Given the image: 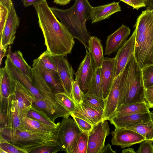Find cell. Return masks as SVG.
Returning a JSON list of instances; mask_svg holds the SVG:
<instances>
[{"mask_svg":"<svg viewBox=\"0 0 153 153\" xmlns=\"http://www.w3.org/2000/svg\"><path fill=\"white\" fill-rule=\"evenodd\" d=\"M88 133L83 132L74 144L72 153H87Z\"/></svg>","mask_w":153,"mask_h":153,"instance_id":"cell-36","label":"cell"},{"mask_svg":"<svg viewBox=\"0 0 153 153\" xmlns=\"http://www.w3.org/2000/svg\"><path fill=\"white\" fill-rule=\"evenodd\" d=\"M65 56H62L60 59L58 65L57 71L66 94L72 98V84L74 81L73 70Z\"/></svg>","mask_w":153,"mask_h":153,"instance_id":"cell-21","label":"cell"},{"mask_svg":"<svg viewBox=\"0 0 153 153\" xmlns=\"http://www.w3.org/2000/svg\"><path fill=\"white\" fill-rule=\"evenodd\" d=\"M56 100L71 113L72 114L75 110L76 104L71 98L65 93L55 94Z\"/></svg>","mask_w":153,"mask_h":153,"instance_id":"cell-37","label":"cell"},{"mask_svg":"<svg viewBox=\"0 0 153 153\" xmlns=\"http://www.w3.org/2000/svg\"><path fill=\"white\" fill-rule=\"evenodd\" d=\"M151 11H152V13L153 14V9L152 10H151Z\"/></svg>","mask_w":153,"mask_h":153,"instance_id":"cell-55","label":"cell"},{"mask_svg":"<svg viewBox=\"0 0 153 153\" xmlns=\"http://www.w3.org/2000/svg\"><path fill=\"white\" fill-rule=\"evenodd\" d=\"M22 127L26 131L45 133L58 134L60 122L56 125H47L32 118L26 116L21 120Z\"/></svg>","mask_w":153,"mask_h":153,"instance_id":"cell-24","label":"cell"},{"mask_svg":"<svg viewBox=\"0 0 153 153\" xmlns=\"http://www.w3.org/2000/svg\"><path fill=\"white\" fill-rule=\"evenodd\" d=\"M12 3L11 0H0V4L6 7L9 10Z\"/></svg>","mask_w":153,"mask_h":153,"instance_id":"cell-49","label":"cell"},{"mask_svg":"<svg viewBox=\"0 0 153 153\" xmlns=\"http://www.w3.org/2000/svg\"><path fill=\"white\" fill-rule=\"evenodd\" d=\"M87 48L95 68H100L104 58L101 41L95 36H91L88 41Z\"/></svg>","mask_w":153,"mask_h":153,"instance_id":"cell-27","label":"cell"},{"mask_svg":"<svg viewBox=\"0 0 153 153\" xmlns=\"http://www.w3.org/2000/svg\"><path fill=\"white\" fill-rule=\"evenodd\" d=\"M0 64L1 65L3 58L5 56H6V54L7 51V48H4L0 44Z\"/></svg>","mask_w":153,"mask_h":153,"instance_id":"cell-48","label":"cell"},{"mask_svg":"<svg viewBox=\"0 0 153 153\" xmlns=\"http://www.w3.org/2000/svg\"><path fill=\"white\" fill-rule=\"evenodd\" d=\"M0 153H7L6 152L3 150L0 149Z\"/></svg>","mask_w":153,"mask_h":153,"instance_id":"cell-54","label":"cell"},{"mask_svg":"<svg viewBox=\"0 0 153 153\" xmlns=\"http://www.w3.org/2000/svg\"><path fill=\"white\" fill-rule=\"evenodd\" d=\"M0 136L18 147L28 149L57 141V134L20 131L8 128H0Z\"/></svg>","mask_w":153,"mask_h":153,"instance_id":"cell-4","label":"cell"},{"mask_svg":"<svg viewBox=\"0 0 153 153\" xmlns=\"http://www.w3.org/2000/svg\"><path fill=\"white\" fill-rule=\"evenodd\" d=\"M9 10L0 4V35L3 31L8 17Z\"/></svg>","mask_w":153,"mask_h":153,"instance_id":"cell-43","label":"cell"},{"mask_svg":"<svg viewBox=\"0 0 153 153\" xmlns=\"http://www.w3.org/2000/svg\"><path fill=\"white\" fill-rule=\"evenodd\" d=\"M15 79L16 85L14 95L17 102L19 115L22 119L26 116L28 111L32 107L33 99L34 96L19 81Z\"/></svg>","mask_w":153,"mask_h":153,"instance_id":"cell-17","label":"cell"},{"mask_svg":"<svg viewBox=\"0 0 153 153\" xmlns=\"http://www.w3.org/2000/svg\"><path fill=\"white\" fill-rule=\"evenodd\" d=\"M123 72L115 77L105 100L103 120H109L114 115L119 106L122 88Z\"/></svg>","mask_w":153,"mask_h":153,"instance_id":"cell-10","label":"cell"},{"mask_svg":"<svg viewBox=\"0 0 153 153\" xmlns=\"http://www.w3.org/2000/svg\"><path fill=\"white\" fill-rule=\"evenodd\" d=\"M146 9L152 10L153 9V0H144Z\"/></svg>","mask_w":153,"mask_h":153,"instance_id":"cell-50","label":"cell"},{"mask_svg":"<svg viewBox=\"0 0 153 153\" xmlns=\"http://www.w3.org/2000/svg\"><path fill=\"white\" fill-rule=\"evenodd\" d=\"M116 153L115 151L113 150L111 147V146L109 143L108 144L103 148L101 153Z\"/></svg>","mask_w":153,"mask_h":153,"instance_id":"cell-47","label":"cell"},{"mask_svg":"<svg viewBox=\"0 0 153 153\" xmlns=\"http://www.w3.org/2000/svg\"><path fill=\"white\" fill-rule=\"evenodd\" d=\"M152 120L153 121V117H152Z\"/></svg>","mask_w":153,"mask_h":153,"instance_id":"cell-56","label":"cell"},{"mask_svg":"<svg viewBox=\"0 0 153 153\" xmlns=\"http://www.w3.org/2000/svg\"><path fill=\"white\" fill-rule=\"evenodd\" d=\"M32 106L43 111L54 123H55V120L58 117H66L43 99L38 100L34 97L33 99Z\"/></svg>","mask_w":153,"mask_h":153,"instance_id":"cell-29","label":"cell"},{"mask_svg":"<svg viewBox=\"0 0 153 153\" xmlns=\"http://www.w3.org/2000/svg\"><path fill=\"white\" fill-rule=\"evenodd\" d=\"M20 24V19L17 16L13 3L9 10L7 19L0 36V43L3 47L7 48L13 44L15 34Z\"/></svg>","mask_w":153,"mask_h":153,"instance_id":"cell-13","label":"cell"},{"mask_svg":"<svg viewBox=\"0 0 153 153\" xmlns=\"http://www.w3.org/2000/svg\"><path fill=\"white\" fill-rule=\"evenodd\" d=\"M153 140H145L140 144L137 153H153Z\"/></svg>","mask_w":153,"mask_h":153,"instance_id":"cell-42","label":"cell"},{"mask_svg":"<svg viewBox=\"0 0 153 153\" xmlns=\"http://www.w3.org/2000/svg\"><path fill=\"white\" fill-rule=\"evenodd\" d=\"M82 133L73 119L69 116L63 117L57 137L62 150L66 153H72L74 142Z\"/></svg>","mask_w":153,"mask_h":153,"instance_id":"cell-7","label":"cell"},{"mask_svg":"<svg viewBox=\"0 0 153 153\" xmlns=\"http://www.w3.org/2000/svg\"><path fill=\"white\" fill-rule=\"evenodd\" d=\"M0 96L7 98L14 95L16 81L6 66L0 68Z\"/></svg>","mask_w":153,"mask_h":153,"instance_id":"cell-25","label":"cell"},{"mask_svg":"<svg viewBox=\"0 0 153 153\" xmlns=\"http://www.w3.org/2000/svg\"><path fill=\"white\" fill-rule=\"evenodd\" d=\"M100 68L103 98L105 100L115 79V59L114 58L104 57Z\"/></svg>","mask_w":153,"mask_h":153,"instance_id":"cell-18","label":"cell"},{"mask_svg":"<svg viewBox=\"0 0 153 153\" xmlns=\"http://www.w3.org/2000/svg\"><path fill=\"white\" fill-rule=\"evenodd\" d=\"M131 30L126 25H122L107 37L105 43V55L109 56L115 53L127 40Z\"/></svg>","mask_w":153,"mask_h":153,"instance_id":"cell-16","label":"cell"},{"mask_svg":"<svg viewBox=\"0 0 153 153\" xmlns=\"http://www.w3.org/2000/svg\"><path fill=\"white\" fill-rule=\"evenodd\" d=\"M136 31L118 50L115 57V78L123 71L129 60L134 54L135 45Z\"/></svg>","mask_w":153,"mask_h":153,"instance_id":"cell-14","label":"cell"},{"mask_svg":"<svg viewBox=\"0 0 153 153\" xmlns=\"http://www.w3.org/2000/svg\"><path fill=\"white\" fill-rule=\"evenodd\" d=\"M142 75L145 89L153 85V65L147 66L142 70Z\"/></svg>","mask_w":153,"mask_h":153,"instance_id":"cell-39","label":"cell"},{"mask_svg":"<svg viewBox=\"0 0 153 153\" xmlns=\"http://www.w3.org/2000/svg\"><path fill=\"white\" fill-rule=\"evenodd\" d=\"M83 102L98 111H103L105 108V100L93 94H85Z\"/></svg>","mask_w":153,"mask_h":153,"instance_id":"cell-34","label":"cell"},{"mask_svg":"<svg viewBox=\"0 0 153 153\" xmlns=\"http://www.w3.org/2000/svg\"><path fill=\"white\" fill-rule=\"evenodd\" d=\"M153 113L151 111L145 113L134 114L119 117H113L109 121L115 127H126L147 122L152 119Z\"/></svg>","mask_w":153,"mask_h":153,"instance_id":"cell-19","label":"cell"},{"mask_svg":"<svg viewBox=\"0 0 153 153\" xmlns=\"http://www.w3.org/2000/svg\"><path fill=\"white\" fill-rule=\"evenodd\" d=\"M126 128L133 130L143 136L146 140H153V121L128 126Z\"/></svg>","mask_w":153,"mask_h":153,"instance_id":"cell-32","label":"cell"},{"mask_svg":"<svg viewBox=\"0 0 153 153\" xmlns=\"http://www.w3.org/2000/svg\"><path fill=\"white\" fill-rule=\"evenodd\" d=\"M144 99L149 108H153V85L145 89Z\"/></svg>","mask_w":153,"mask_h":153,"instance_id":"cell-44","label":"cell"},{"mask_svg":"<svg viewBox=\"0 0 153 153\" xmlns=\"http://www.w3.org/2000/svg\"><path fill=\"white\" fill-rule=\"evenodd\" d=\"M122 153H136L134 149L132 148H129L123 150Z\"/></svg>","mask_w":153,"mask_h":153,"instance_id":"cell-52","label":"cell"},{"mask_svg":"<svg viewBox=\"0 0 153 153\" xmlns=\"http://www.w3.org/2000/svg\"><path fill=\"white\" fill-rule=\"evenodd\" d=\"M121 11L119 2L115 1L95 7H92L91 14V23L108 19L111 15Z\"/></svg>","mask_w":153,"mask_h":153,"instance_id":"cell-23","label":"cell"},{"mask_svg":"<svg viewBox=\"0 0 153 153\" xmlns=\"http://www.w3.org/2000/svg\"><path fill=\"white\" fill-rule=\"evenodd\" d=\"M76 103V108L71 114L81 118L93 125L103 120V111L96 110L83 102L79 104Z\"/></svg>","mask_w":153,"mask_h":153,"instance_id":"cell-22","label":"cell"},{"mask_svg":"<svg viewBox=\"0 0 153 153\" xmlns=\"http://www.w3.org/2000/svg\"><path fill=\"white\" fill-rule=\"evenodd\" d=\"M110 128L107 120H102L94 125L88 133L87 153H101L105 146L106 137L109 134Z\"/></svg>","mask_w":153,"mask_h":153,"instance_id":"cell-8","label":"cell"},{"mask_svg":"<svg viewBox=\"0 0 153 153\" xmlns=\"http://www.w3.org/2000/svg\"><path fill=\"white\" fill-rule=\"evenodd\" d=\"M71 116L72 117L82 132L88 133L92 128L94 125L87 121L73 115L71 114Z\"/></svg>","mask_w":153,"mask_h":153,"instance_id":"cell-41","label":"cell"},{"mask_svg":"<svg viewBox=\"0 0 153 153\" xmlns=\"http://www.w3.org/2000/svg\"><path fill=\"white\" fill-rule=\"evenodd\" d=\"M5 65L8 69L13 77L19 81L38 100L43 99V96L33 81L16 68L9 58L7 57L5 61Z\"/></svg>","mask_w":153,"mask_h":153,"instance_id":"cell-20","label":"cell"},{"mask_svg":"<svg viewBox=\"0 0 153 153\" xmlns=\"http://www.w3.org/2000/svg\"><path fill=\"white\" fill-rule=\"evenodd\" d=\"M84 94L81 91L78 84L74 80L72 84V98L77 103L83 102Z\"/></svg>","mask_w":153,"mask_h":153,"instance_id":"cell-40","label":"cell"},{"mask_svg":"<svg viewBox=\"0 0 153 153\" xmlns=\"http://www.w3.org/2000/svg\"><path fill=\"white\" fill-rule=\"evenodd\" d=\"M54 3L60 5H65L72 0H53Z\"/></svg>","mask_w":153,"mask_h":153,"instance_id":"cell-51","label":"cell"},{"mask_svg":"<svg viewBox=\"0 0 153 153\" xmlns=\"http://www.w3.org/2000/svg\"><path fill=\"white\" fill-rule=\"evenodd\" d=\"M0 149L7 153H27L26 149L19 147L10 143L0 136Z\"/></svg>","mask_w":153,"mask_h":153,"instance_id":"cell-38","label":"cell"},{"mask_svg":"<svg viewBox=\"0 0 153 153\" xmlns=\"http://www.w3.org/2000/svg\"><path fill=\"white\" fill-rule=\"evenodd\" d=\"M87 93L104 99L100 68H96Z\"/></svg>","mask_w":153,"mask_h":153,"instance_id":"cell-31","label":"cell"},{"mask_svg":"<svg viewBox=\"0 0 153 153\" xmlns=\"http://www.w3.org/2000/svg\"><path fill=\"white\" fill-rule=\"evenodd\" d=\"M47 50L54 54L66 56L71 53L74 38L52 11L46 0L33 5Z\"/></svg>","mask_w":153,"mask_h":153,"instance_id":"cell-1","label":"cell"},{"mask_svg":"<svg viewBox=\"0 0 153 153\" xmlns=\"http://www.w3.org/2000/svg\"><path fill=\"white\" fill-rule=\"evenodd\" d=\"M63 56L53 54L46 50L38 58L40 63L45 68L57 71L58 63Z\"/></svg>","mask_w":153,"mask_h":153,"instance_id":"cell-30","label":"cell"},{"mask_svg":"<svg viewBox=\"0 0 153 153\" xmlns=\"http://www.w3.org/2000/svg\"><path fill=\"white\" fill-rule=\"evenodd\" d=\"M46 0H22L24 5L28 7Z\"/></svg>","mask_w":153,"mask_h":153,"instance_id":"cell-46","label":"cell"},{"mask_svg":"<svg viewBox=\"0 0 153 153\" xmlns=\"http://www.w3.org/2000/svg\"><path fill=\"white\" fill-rule=\"evenodd\" d=\"M26 149L27 153H56L63 150L61 144L58 141Z\"/></svg>","mask_w":153,"mask_h":153,"instance_id":"cell-33","label":"cell"},{"mask_svg":"<svg viewBox=\"0 0 153 153\" xmlns=\"http://www.w3.org/2000/svg\"><path fill=\"white\" fill-rule=\"evenodd\" d=\"M12 64L23 74L33 81V75L31 68L28 64L23 57L22 52L18 50L13 52L10 45L6 55Z\"/></svg>","mask_w":153,"mask_h":153,"instance_id":"cell-26","label":"cell"},{"mask_svg":"<svg viewBox=\"0 0 153 153\" xmlns=\"http://www.w3.org/2000/svg\"><path fill=\"white\" fill-rule=\"evenodd\" d=\"M92 6L88 0H76L74 4L65 9L50 8L56 18L66 27L74 38L88 48L91 36L87 30V21L91 20Z\"/></svg>","mask_w":153,"mask_h":153,"instance_id":"cell-2","label":"cell"},{"mask_svg":"<svg viewBox=\"0 0 153 153\" xmlns=\"http://www.w3.org/2000/svg\"><path fill=\"white\" fill-rule=\"evenodd\" d=\"M0 128L26 130L21 124V119L14 95L7 98L0 96Z\"/></svg>","mask_w":153,"mask_h":153,"instance_id":"cell-6","label":"cell"},{"mask_svg":"<svg viewBox=\"0 0 153 153\" xmlns=\"http://www.w3.org/2000/svg\"><path fill=\"white\" fill-rule=\"evenodd\" d=\"M136 36L135 59L140 68L153 65V24L145 27L134 25Z\"/></svg>","mask_w":153,"mask_h":153,"instance_id":"cell-5","label":"cell"},{"mask_svg":"<svg viewBox=\"0 0 153 153\" xmlns=\"http://www.w3.org/2000/svg\"><path fill=\"white\" fill-rule=\"evenodd\" d=\"M132 1L134 5L133 9L138 10L140 8L146 7L144 0H132Z\"/></svg>","mask_w":153,"mask_h":153,"instance_id":"cell-45","label":"cell"},{"mask_svg":"<svg viewBox=\"0 0 153 153\" xmlns=\"http://www.w3.org/2000/svg\"><path fill=\"white\" fill-rule=\"evenodd\" d=\"M26 116L36 120L44 124L51 126L57 125L52 121L48 115L43 111L32 106Z\"/></svg>","mask_w":153,"mask_h":153,"instance_id":"cell-35","label":"cell"},{"mask_svg":"<svg viewBox=\"0 0 153 153\" xmlns=\"http://www.w3.org/2000/svg\"><path fill=\"white\" fill-rule=\"evenodd\" d=\"M85 49V55L74 74L75 76V80L84 94L87 93L96 68L91 55L87 48Z\"/></svg>","mask_w":153,"mask_h":153,"instance_id":"cell-11","label":"cell"},{"mask_svg":"<svg viewBox=\"0 0 153 153\" xmlns=\"http://www.w3.org/2000/svg\"><path fill=\"white\" fill-rule=\"evenodd\" d=\"M111 134L112 145L119 146L121 149L140 143L145 140L137 133L124 128L115 127Z\"/></svg>","mask_w":153,"mask_h":153,"instance_id":"cell-12","label":"cell"},{"mask_svg":"<svg viewBox=\"0 0 153 153\" xmlns=\"http://www.w3.org/2000/svg\"><path fill=\"white\" fill-rule=\"evenodd\" d=\"M123 72L122 88L119 106L123 103L145 102L142 70L136 62L134 54Z\"/></svg>","mask_w":153,"mask_h":153,"instance_id":"cell-3","label":"cell"},{"mask_svg":"<svg viewBox=\"0 0 153 153\" xmlns=\"http://www.w3.org/2000/svg\"><path fill=\"white\" fill-rule=\"evenodd\" d=\"M32 67L38 70L54 94L66 93L57 71L45 68L40 63L38 58L33 61Z\"/></svg>","mask_w":153,"mask_h":153,"instance_id":"cell-15","label":"cell"},{"mask_svg":"<svg viewBox=\"0 0 153 153\" xmlns=\"http://www.w3.org/2000/svg\"><path fill=\"white\" fill-rule=\"evenodd\" d=\"M33 81L43 96V99L56 110L64 115L69 116L71 113L56 99L55 94L34 67H32Z\"/></svg>","mask_w":153,"mask_h":153,"instance_id":"cell-9","label":"cell"},{"mask_svg":"<svg viewBox=\"0 0 153 153\" xmlns=\"http://www.w3.org/2000/svg\"><path fill=\"white\" fill-rule=\"evenodd\" d=\"M149 109L146 102L123 103L118 106L113 117H119L131 114L146 113L150 111Z\"/></svg>","mask_w":153,"mask_h":153,"instance_id":"cell-28","label":"cell"},{"mask_svg":"<svg viewBox=\"0 0 153 153\" xmlns=\"http://www.w3.org/2000/svg\"><path fill=\"white\" fill-rule=\"evenodd\" d=\"M120 1L123 2L131 6L133 8L134 7V5L132 3V0H120Z\"/></svg>","mask_w":153,"mask_h":153,"instance_id":"cell-53","label":"cell"}]
</instances>
